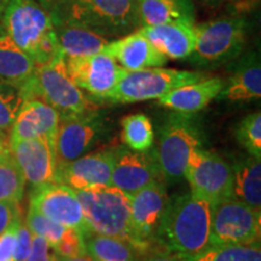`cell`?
Here are the masks:
<instances>
[{
  "mask_svg": "<svg viewBox=\"0 0 261 261\" xmlns=\"http://www.w3.org/2000/svg\"><path fill=\"white\" fill-rule=\"evenodd\" d=\"M213 205L187 192L168 202L158 233V246L194 260L211 247Z\"/></svg>",
  "mask_w": 261,
  "mask_h": 261,
  "instance_id": "obj_1",
  "label": "cell"
},
{
  "mask_svg": "<svg viewBox=\"0 0 261 261\" xmlns=\"http://www.w3.org/2000/svg\"><path fill=\"white\" fill-rule=\"evenodd\" d=\"M48 14L54 25H77L107 39L139 28L137 0H62Z\"/></svg>",
  "mask_w": 261,
  "mask_h": 261,
  "instance_id": "obj_2",
  "label": "cell"
},
{
  "mask_svg": "<svg viewBox=\"0 0 261 261\" xmlns=\"http://www.w3.org/2000/svg\"><path fill=\"white\" fill-rule=\"evenodd\" d=\"M3 29L37 65L48 63L62 54L50 14L35 0H9Z\"/></svg>",
  "mask_w": 261,
  "mask_h": 261,
  "instance_id": "obj_3",
  "label": "cell"
},
{
  "mask_svg": "<svg viewBox=\"0 0 261 261\" xmlns=\"http://www.w3.org/2000/svg\"><path fill=\"white\" fill-rule=\"evenodd\" d=\"M24 100L39 98L56 109L60 116L96 110L94 103L68 74L63 54L48 63L37 65L33 76L19 89Z\"/></svg>",
  "mask_w": 261,
  "mask_h": 261,
  "instance_id": "obj_4",
  "label": "cell"
},
{
  "mask_svg": "<svg viewBox=\"0 0 261 261\" xmlns=\"http://www.w3.org/2000/svg\"><path fill=\"white\" fill-rule=\"evenodd\" d=\"M75 192L91 232L120 238L137 250L130 227L129 196L112 185Z\"/></svg>",
  "mask_w": 261,
  "mask_h": 261,
  "instance_id": "obj_5",
  "label": "cell"
},
{
  "mask_svg": "<svg viewBox=\"0 0 261 261\" xmlns=\"http://www.w3.org/2000/svg\"><path fill=\"white\" fill-rule=\"evenodd\" d=\"M248 24L242 17L223 16L195 25V47L188 61L197 68H217L242 54Z\"/></svg>",
  "mask_w": 261,
  "mask_h": 261,
  "instance_id": "obj_6",
  "label": "cell"
},
{
  "mask_svg": "<svg viewBox=\"0 0 261 261\" xmlns=\"http://www.w3.org/2000/svg\"><path fill=\"white\" fill-rule=\"evenodd\" d=\"M203 145V133L191 114H171L160 130L156 159L163 179L177 180L184 177L189 158Z\"/></svg>",
  "mask_w": 261,
  "mask_h": 261,
  "instance_id": "obj_7",
  "label": "cell"
},
{
  "mask_svg": "<svg viewBox=\"0 0 261 261\" xmlns=\"http://www.w3.org/2000/svg\"><path fill=\"white\" fill-rule=\"evenodd\" d=\"M204 79H207V74L203 71L168 69L162 67L136 71L126 70L106 102L117 104L159 99L169 91Z\"/></svg>",
  "mask_w": 261,
  "mask_h": 261,
  "instance_id": "obj_8",
  "label": "cell"
},
{
  "mask_svg": "<svg viewBox=\"0 0 261 261\" xmlns=\"http://www.w3.org/2000/svg\"><path fill=\"white\" fill-rule=\"evenodd\" d=\"M184 178L190 184L191 194L212 205L231 197L232 168L217 152L196 149L189 158Z\"/></svg>",
  "mask_w": 261,
  "mask_h": 261,
  "instance_id": "obj_9",
  "label": "cell"
},
{
  "mask_svg": "<svg viewBox=\"0 0 261 261\" xmlns=\"http://www.w3.org/2000/svg\"><path fill=\"white\" fill-rule=\"evenodd\" d=\"M261 212L228 197L213 205L211 246L260 242Z\"/></svg>",
  "mask_w": 261,
  "mask_h": 261,
  "instance_id": "obj_10",
  "label": "cell"
},
{
  "mask_svg": "<svg viewBox=\"0 0 261 261\" xmlns=\"http://www.w3.org/2000/svg\"><path fill=\"white\" fill-rule=\"evenodd\" d=\"M167 189L163 180L152 181L129 197V219L137 252L150 253L158 244L159 228L168 207Z\"/></svg>",
  "mask_w": 261,
  "mask_h": 261,
  "instance_id": "obj_11",
  "label": "cell"
},
{
  "mask_svg": "<svg viewBox=\"0 0 261 261\" xmlns=\"http://www.w3.org/2000/svg\"><path fill=\"white\" fill-rule=\"evenodd\" d=\"M106 117L98 110L60 116L56 138L57 167L90 151L107 133Z\"/></svg>",
  "mask_w": 261,
  "mask_h": 261,
  "instance_id": "obj_12",
  "label": "cell"
},
{
  "mask_svg": "<svg viewBox=\"0 0 261 261\" xmlns=\"http://www.w3.org/2000/svg\"><path fill=\"white\" fill-rule=\"evenodd\" d=\"M68 74L81 91L96 102H106L126 70L104 52L81 58L65 60Z\"/></svg>",
  "mask_w": 261,
  "mask_h": 261,
  "instance_id": "obj_13",
  "label": "cell"
},
{
  "mask_svg": "<svg viewBox=\"0 0 261 261\" xmlns=\"http://www.w3.org/2000/svg\"><path fill=\"white\" fill-rule=\"evenodd\" d=\"M29 205L55 223L74 228L83 234L89 232L76 192L60 182L33 189Z\"/></svg>",
  "mask_w": 261,
  "mask_h": 261,
  "instance_id": "obj_14",
  "label": "cell"
},
{
  "mask_svg": "<svg viewBox=\"0 0 261 261\" xmlns=\"http://www.w3.org/2000/svg\"><path fill=\"white\" fill-rule=\"evenodd\" d=\"M163 180L155 150L135 151L127 146H116L110 185L125 192L135 195L152 181Z\"/></svg>",
  "mask_w": 261,
  "mask_h": 261,
  "instance_id": "obj_15",
  "label": "cell"
},
{
  "mask_svg": "<svg viewBox=\"0 0 261 261\" xmlns=\"http://www.w3.org/2000/svg\"><path fill=\"white\" fill-rule=\"evenodd\" d=\"M10 152L33 188L57 182L56 145L45 138L19 140L9 144Z\"/></svg>",
  "mask_w": 261,
  "mask_h": 261,
  "instance_id": "obj_16",
  "label": "cell"
},
{
  "mask_svg": "<svg viewBox=\"0 0 261 261\" xmlns=\"http://www.w3.org/2000/svg\"><path fill=\"white\" fill-rule=\"evenodd\" d=\"M115 154L116 146L100 149L58 166L57 182L67 185L74 191L109 187Z\"/></svg>",
  "mask_w": 261,
  "mask_h": 261,
  "instance_id": "obj_17",
  "label": "cell"
},
{
  "mask_svg": "<svg viewBox=\"0 0 261 261\" xmlns=\"http://www.w3.org/2000/svg\"><path fill=\"white\" fill-rule=\"evenodd\" d=\"M60 114L39 98L24 100L9 135V144L19 140L45 138L56 145Z\"/></svg>",
  "mask_w": 261,
  "mask_h": 261,
  "instance_id": "obj_18",
  "label": "cell"
},
{
  "mask_svg": "<svg viewBox=\"0 0 261 261\" xmlns=\"http://www.w3.org/2000/svg\"><path fill=\"white\" fill-rule=\"evenodd\" d=\"M103 52L113 57L127 71L162 67L168 61L139 31L109 41Z\"/></svg>",
  "mask_w": 261,
  "mask_h": 261,
  "instance_id": "obj_19",
  "label": "cell"
},
{
  "mask_svg": "<svg viewBox=\"0 0 261 261\" xmlns=\"http://www.w3.org/2000/svg\"><path fill=\"white\" fill-rule=\"evenodd\" d=\"M25 225L32 233L44 238L54 250L55 255L62 257H71L85 254L84 237L79 231L65 227L35 211L29 205Z\"/></svg>",
  "mask_w": 261,
  "mask_h": 261,
  "instance_id": "obj_20",
  "label": "cell"
},
{
  "mask_svg": "<svg viewBox=\"0 0 261 261\" xmlns=\"http://www.w3.org/2000/svg\"><path fill=\"white\" fill-rule=\"evenodd\" d=\"M232 74L224 83L217 99L240 102L261 97V64L259 55L250 51L236 62Z\"/></svg>",
  "mask_w": 261,
  "mask_h": 261,
  "instance_id": "obj_21",
  "label": "cell"
},
{
  "mask_svg": "<svg viewBox=\"0 0 261 261\" xmlns=\"http://www.w3.org/2000/svg\"><path fill=\"white\" fill-rule=\"evenodd\" d=\"M155 48L169 60H188L195 47V25L168 23L139 29Z\"/></svg>",
  "mask_w": 261,
  "mask_h": 261,
  "instance_id": "obj_22",
  "label": "cell"
},
{
  "mask_svg": "<svg viewBox=\"0 0 261 261\" xmlns=\"http://www.w3.org/2000/svg\"><path fill=\"white\" fill-rule=\"evenodd\" d=\"M225 80L210 77L184 85L159 98L160 106L180 114H195L204 109L223 90Z\"/></svg>",
  "mask_w": 261,
  "mask_h": 261,
  "instance_id": "obj_23",
  "label": "cell"
},
{
  "mask_svg": "<svg viewBox=\"0 0 261 261\" xmlns=\"http://www.w3.org/2000/svg\"><path fill=\"white\" fill-rule=\"evenodd\" d=\"M139 28L168 23L195 25L192 0H137Z\"/></svg>",
  "mask_w": 261,
  "mask_h": 261,
  "instance_id": "obj_24",
  "label": "cell"
},
{
  "mask_svg": "<svg viewBox=\"0 0 261 261\" xmlns=\"http://www.w3.org/2000/svg\"><path fill=\"white\" fill-rule=\"evenodd\" d=\"M35 69V62L0 29V83L21 89Z\"/></svg>",
  "mask_w": 261,
  "mask_h": 261,
  "instance_id": "obj_25",
  "label": "cell"
},
{
  "mask_svg": "<svg viewBox=\"0 0 261 261\" xmlns=\"http://www.w3.org/2000/svg\"><path fill=\"white\" fill-rule=\"evenodd\" d=\"M232 168L231 197L242 201L253 210L261 212V163L253 156L234 162Z\"/></svg>",
  "mask_w": 261,
  "mask_h": 261,
  "instance_id": "obj_26",
  "label": "cell"
},
{
  "mask_svg": "<svg viewBox=\"0 0 261 261\" xmlns=\"http://www.w3.org/2000/svg\"><path fill=\"white\" fill-rule=\"evenodd\" d=\"M55 31L65 60L100 54L109 44V39L77 25L57 24Z\"/></svg>",
  "mask_w": 261,
  "mask_h": 261,
  "instance_id": "obj_27",
  "label": "cell"
},
{
  "mask_svg": "<svg viewBox=\"0 0 261 261\" xmlns=\"http://www.w3.org/2000/svg\"><path fill=\"white\" fill-rule=\"evenodd\" d=\"M85 252L94 261H137V250L120 238L89 231L84 234Z\"/></svg>",
  "mask_w": 261,
  "mask_h": 261,
  "instance_id": "obj_28",
  "label": "cell"
},
{
  "mask_svg": "<svg viewBox=\"0 0 261 261\" xmlns=\"http://www.w3.org/2000/svg\"><path fill=\"white\" fill-rule=\"evenodd\" d=\"M122 140L127 148L135 151H146L154 144L152 123L145 114L137 113L122 119Z\"/></svg>",
  "mask_w": 261,
  "mask_h": 261,
  "instance_id": "obj_29",
  "label": "cell"
},
{
  "mask_svg": "<svg viewBox=\"0 0 261 261\" xmlns=\"http://www.w3.org/2000/svg\"><path fill=\"white\" fill-rule=\"evenodd\" d=\"M25 180L12 159L10 149L0 150V202H21Z\"/></svg>",
  "mask_w": 261,
  "mask_h": 261,
  "instance_id": "obj_30",
  "label": "cell"
},
{
  "mask_svg": "<svg viewBox=\"0 0 261 261\" xmlns=\"http://www.w3.org/2000/svg\"><path fill=\"white\" fill-rule=\"evenodd\" d=\"M192 261H261L260 242L211 246Z\"/></svg>",
  "mask_w": 261,
  "mask_h": 261,
  "instance_id": "obj_31",
  "label": "cell"
},
{
  "mask_svg": "<svg viewBox=\"0 0 261 261\" xmlns=\"http://www.w3.org/2000/svg\"><path fill=\"white\" fill-rule=\"evenodd\" d=\"M24 102L18 87L0 83V135L8 137ZM9 138V137H8Z\"/></svg>",
  "mask_w": 261,
  "mask_h": 261,
  "instance_id": "obj_32",
  "label": "cell"
},
{
  "mask_svg": "<svg viewBox=\"0 0 261 261\" xmlns=\"http://www.w3.org/2000/svg\"><path fill=\"white\" fill-rule=\"evenodd\" d=\"M237 142L249 152L250 156L261 159V114L252 113L242 119L234 130Z\"/></svg>",
  "mask_w": 261,
  "mask_h": 261,
  "instance_id": "obj_33",
  "label": "cell"
},
{
  "mask_svg": "<svg viewBox=\"0 0 261 261\" xmlns=\"http://www.w3.org/2000/svg\"><path fill=\"white\" fill-rule=\"evenodd\" d=\"M19 220H22V208L18 202H0V236Z\"/></svg>",
  "mask_w": 261,
  "mask_h": 261,
  "instance_id": "obj_34",
  "label": "cell"
},
{
  "mask_svg": "<svg viewBox=\"0 0 261 261\" xmlns=\"http://www.w3.org/2000/svg\"><path fill=\"white\" fill-rule=\"evenodd\" d=\"M22 220L17 221L0 236V261H15L17 230Z\"/></svg>",
  "mask_w": 261,
  "mask_h": 261,
  "instance_id": "obj_35",
  "label": "cell"
},
{
  "mask_svg": "<svg viewBox=\"0 0 261 261\" xmlns=\"http://www.w3.org/2000/svg\"><path fill=\"white\" fill-rule=\"evenodd\" d=\"M55 254L44 238L33 233L31 253L25 261H54Z\"/></svg>",
  "mask_w": 261,
  "mask_h": 261,
  "instance_id": "obj_36",
  "label": "cell"
},
{
  "mask_svg": "<svg viewBox=\"0 0 261 261\" xmlns=\"http://www.w3.org/2000/svg\"><path fill=\"white\" fill-rule=\"evenodd\" d=\"M32 237L33 233L27 227V225L22 224L17 230V242H16L15 250V261H25L32 248Z\"/></svg>",
  "mask_w": 261,
  "mask_h": 261,
  "instance_id": "obj_37",
  "label": "cell"
},
{
  "mask_svg": "<svg viewBox=\"0 0 261 261\" xmlns=\"http://www.w3.org/2000/svg\"><path fill=\"white\" fill-rule=\"evenodd\" d=\"M137 261H192V259L180 255V254L166 250V252L146 253L145 256H143L142 259H138Z\"/></svg>",
  "mask_w": 261,
  "mask_h": 261,
  "instance_id": "obj_38",
  "label": "cell"
},
{
  "mask_svg": "<svg viewBox=\"0 0 261 261\" xmlns=\"http://www.w3.org/2000/svg\"><path fill=\"white\" fill-rule=\"evenodd\" d=\"M55 254V253H54ZM54 261H94L89 254L85 253L77 256H71V257H62V256H54Z\"/></svg>",
  "mask_w": 261,
  "mask_h": 261,
  "instance_id": "obj_39",
  "label": "cell"
},
{
  "mask_svg": "<svg viewBox=\"0 0 261 261\" xmlns=\"http://www.w3.org/2000/svg\"><path fill=\"white\" fill-rule=\"evenodd\" d=\"M42 9L46 10L47 12H50L52 9L55 8L57 4H60L62 0H35Z\"/></svg>",
  "mask_w": 261,
  "mask_h": 261,
  "instance_id": "obj_40",
  "label": "cell"
},
{
  "mask_svg": "<svg viewBox=\"0 0 261 261\" xmlns=\"http://www.w3.org/2000/svg\"><path fill=\"white\" fill-rule=\"evenodd\" d=\"M9 149V138L5 136L0 135V150H8Z\"/></svg>",
  "mask_w": 261,
  "mask_h": 261,
  "instance_id": "obj_41",
  "label": "cell"
},
{
  "mask_svg": "<svg viewBox=\"0 0 261 261\" xmlns=\"http://www.w3.org/2000/svg\"><path fill=\"white\" fill-rule=\"evenodd\" d=\"M201 2L203 3L204 5H208V6H218L221 4L223 0H201Z\"/></svg>",
  "mask_w": 261,
  "mask_h": 261,
  "instance_id": "obj_42",
  "label": "cell"
},
{
  "mask_svg": "<svg viewBox=\"0 0 261 261\" xmlns=\"http://www.w3.org/2000/svg\"><path fill=\"white\" fill-rule=\"evenodd\" d=\"M0 12H2V0H0Z\"/></svg>",
  "mask_w": 261,
  "mask_h": 261,
  "instance_id": "obj_43",
  "label": "cell"
},
{
  "mask_svg": "<svg viewBox=\"0 0 261 261\" xmlns=\"http://www.w3.org/2000/svg\"><path fill=\"white\" fill-rule=\"evenodd\" d=\"M231 2H238V0H231Z\"/></svg>",
  "mask_w": 261,
  "mask_h": 261,
  "instance_id": "obj_44",
  "label": "cell"
}]
</instances>
